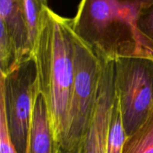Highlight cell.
<instances>
[{"instance_id": "1", "label": "cell", "mask_w": 153, "mask_h": 153, "mask_svg": "<svg viewBox=\"0 0 153 153\" xmlns=\"http://www.w3.org/2000/svg\"><path fill=\"white\" fill-rule=\"evenodd\" d=\"M74 38L73 19L63 17L46 6L33 55L38 72L39 91L46 100L59 149L67 132L74 81Z\"/></svg>"}, {"instance_id": "2", "label": "cell", "mask_w": 153, "mask_h": 153, "mask_svg": "<svg viewBox=\"0 0 153 153\" xmlns=\"http://www.w3.org/2000/svg\"><path fill=\"white\" fill-rule=\"evenodd\" d=\"M152 0H81L73 19L74 33L99 58H153V46L140 33L137 21Z\"/></svg>"}, {"instance_id": "3", "label": "cell", "mask_w": 153, "mask_h": 153, "mask_svg": "<svg viewBox=\"0 0 153 153\" xmlns=\"http://www.w3.org/2000/svg\"><path fill=\"white\" fill-rule=\"evenodd\" d=\"M74 81L66 135L59 153H79L97 105L102 74L100 58L75 34Z\"/></svg>"}, {"instance_id": "4", "label": "cell", "mask_w": 153, "mask_h": 153, "mask_svg": "<svg viewBox=\"0 0 153 153\" xmlns=\"http://www.w3.org/2000/svg\"><path fill=\"white\" fill-rule=\"evenodd\" d=\"M39 93L34 55L22 58L7 74H1L0 106L4 111L10 140L18 153H28L33 110Z\"/></svg>"}, {"instance_id": "5", "label": "cell", "mask_w": 153, "mask_h": 153, "mask_svg": "<svg viewBox=\"0 0 153 153\" xmlns=\"http://www.w3.org/2000/svg\"><path fill=\"white\" fill-rule=\"evenodd\" d=\"M114 63L115 93L127 136L145 122L153 110V58H120Z\"/></svg>"}, {"instance_id": "6", "label": "cell", "mask_w": 153, "mask_h": 153, "mask_svg": "<svg viewBox=\"0 0 153 153\" xmlns=\"http://www.w3.org/2000/svg\"><path fill=\"white\" fill-rule=\"evenodd\" d=\"M100 93L89 128L79 153H106L108 136L115 99L114 63L102 60Z\"/></svg>"}, {"instance_id": "7", "label": "cell", "mask_w": 153, "mask_h": 153, "mask_svg": "<svg viewBox=\"0 0 153 153\" xmlns=\"http://www.w3.org/2000/svg\"><path fill=\"white\" fill-rule=\"evenodd\" d=\"M0 24L4 25L13 38L21 60L33 55L25 0H0Z\"/></svg>"}, {"instance_id": "8", "label": "cell", "mask_w": 153, "mask_h": 153, "mask_svg": "<svg viewBox=\"0 0 153 153\" xmlns=\"http://www.w3.org/2000/svg\"><path fill=\"white\" fill-rule=\"evenodd\" d=\"M28 153H59L55 140L46 100L39 93L33 110L28 134Z\"/></svg>"}, {"instance_id": "9", "label": "cell", "mask_w": 153, "mask_h": 153, "mask_svg": "<svg viewBox=\"0 0 153 153\" xmlns=\"http://www.w3.org/2000/svg\"><path fill=\"white\" fill-rule=\"evenodd\" d=\"M122 153H153V110L145 122L127 136Z\"/></svg>"}, {"instance_id": "10", "label": "cell", "mask_w": 153, "mask_h": 153, "mask_svg": "<svg viewBox=\"0 0 153 153\" xmlns=\"http://www.w3.org/2000/svg\"><path fill=\"white\" fill-rule=\"evenodd\" d=\"M126 138V134L123 126L120 102L115 93V99L108 136L106 153H122Z\"/></svg>"}, {"instance_id": "11", "label": "cell", "mask_w": 153, "mask_h": 153, "mask_svg": "<svg viewBox=\"0 0 153 153\" xmlns=\"http://www.w3.org/2000/svg\"><path fill=\"white\" fill-rule=\"evenodd\" d=\"M21 61L17 48L4 26L0 24V71L5 75Z\"/></svg>"}, {"instance_id": "12", "label": "cell", "mask_w": 153, "mask_h": 153, "mask_svg": "<svg viewBox=\"0 0 153 153\" xmlns=\"http://www.w3.org/2000/svg\"><path fill=\"white\" fill-rule=\"evenodd\" d=\"M48 1L49 0H25V13L32 53L39 32L42 13L43 9L48 6Z\"/></svg>"}, {"instance_id": "13", "label": "cell", "mask_w": 153, "mask_h": 153, "mask_svg": "<svg viewBox=\"0 0 153 153\" xmlns=\"http://www.w3.org/2000/svg\"><path fill=\"white\" fill-rule=\"evenodd\" d=\"M137 27L140 33L153 46V0L141 11Z\"/></svg>"}, {"instance_id": "14", "label": "cell", "mask_w": 153, "mask_h": 153, "mask_svg": "<svg viewBox=\"0 0 153 153\" xmlns=\"http://www.w3.org/2000/svg\"><path fill=\"white\" fill-rule=\"evenodd\" d=\"M0 153H18L10 140L5 116L0 106Z\"/></svg>"}]
</instances>
